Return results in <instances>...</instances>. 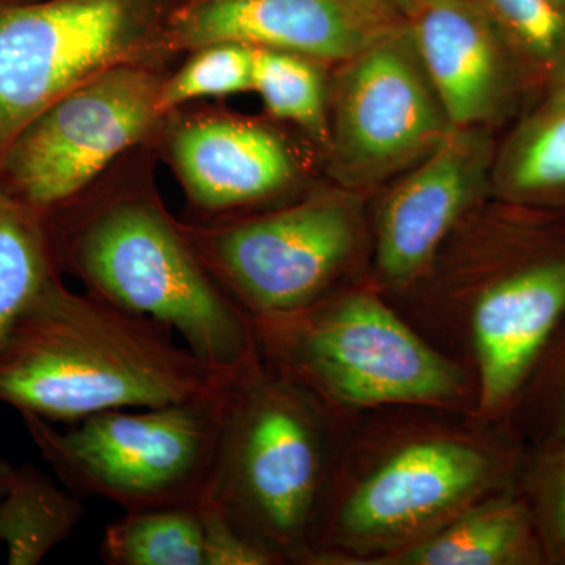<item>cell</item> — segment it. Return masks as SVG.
<instances>
[{
    "label": "cell",
    "instance_id": "cell-31",
    "mask_svg": "<svg viewBox=\"0 0 565 565\" xmlns=\"http://www.w3.org/2000/svg\"><path fill=\"white\" fill-rule=\"evenodd\" d=\"M169 9H174V7L184 6V3L195 2V0H162Z\"/></svg>",
    "mask_w": 565,
    "mask_h": 565
},
{
    "label": "cell",
    "instance_id": "cell-22",
    "mask_svg": "<svg viewBox=\"0 0 565 565\" xmlns=\"http://www.w3.org/2000/svg\"><path fill=\"white\" fill-rule=\"evenodd\" d=\"M505 182L516 193L565 189V110L548 109L522 132L505 163Z\"/></svg>",
    "mask_w": 565,
    "mask_h": 565
},
{
    "label": "cell",
    "instance_id": "cell-27",
    "mask_svg": "<svg viewBox=\"0 0 565 565\" xmlns=\"http://www.w3.org/2000/svg\"><path fill=\"white\" fill-rule=\"evenodd\" d=\"M386 3L393 7L397 13L407 14V17H414L416 11L426 6L430 0H385Z\"/></svg>",
    "mask_w": 565,
    "mask_h": 565
},
{
    "label": "cell",
    "instance_id": "cell-25",
    "mask_svg": "<svg viewBox=\"0 0 565 565\" xmlns=\"http://www.w3.org/2000/svg\"><path fill=\"white\" fill-rule=\"evenodd\" d=\"M545 526L553 546L565 553V452L550 476L545 494Z\"/></svg>",
    "mask_w": 565,
    "mask_h": 565
},
{
    "label": "cell",
    "instance_id": "cell-26",
    "mask_svg": "<svg viewBox=\"0 0 565 565\" xmlns=\"http://www.w3.org/2000/svg\"><path fill=\"white\" fill-rule=\"evenodd\" d=\"M559 66V76H557L555 88H553L548 109L565 110V58Z\"/></svg>",
    "mask_w": 565,
    "mask_h": 565
},
{
    "label": "cell",
    "instance_id": "cell-17",
    "mask_svg": "<svg viewBox=\"0 0 565 565\" xmlns=\"http://www.w3.org/2000/svg\"><path fill=\"white\" fill-rule=\"evenodd\" d=\"M84 498L33 467H17L0 501V545L10 565H39L85 515Z\"/></svg>",
    "mask_w": 565,
    "mask_h": 565
},
{
    "label": "cell",
    "instance_id": "cell-19",
    "mask_svg": "<svg viewBox=\"0 0 565 565\" xmlns=\"http://www.w3.org/2000/svg\"><path fill=\"white\" fill-rule=\"evenodd\" d=\"M99 553L110 565H204L199 504L125 511L104 531Z\"/></svg>",
    "mask_w": 565,
    "mask_h": 565
},
{
    "label": "cell",
    "instance_id": "cell-11",
    "mask_svg": "<svg viewBox=\"0 0 565 565\" xmlns=\"http://www.w3.org/2000/svg\"><path fill=\"white\" fill-rule=\"evenodd\" d=\"M489 457L449 438L415 441L356 487L337 519L344 541L401 539L452 514L487 484Z\"/></svg>",
    "mask_w": 565,
    "mask_h": 565
},
{
    "label": "cell",
    "instance_id": "cell-4",
    "mask_svg": "<svg viewBox=\"0 0 565 565\" xmlns=\"http://www.w3.org/2000/svg\"><path fill=\"white\" fill-rule=\"evenodd\" d=\"M226 386L182 403L103 412L63 430L36 415L21 418L58 481L81 498L125 511L196 505L217 459Z\"/></svg>",
    "mask_w": 565,
    "mask_h": 565
},
{
    "label": "cell",
    "instance_id": "cell-21",
    "mask_svg": "<svg viewBox=\"0 0 565 565\" xmlns=\"http://www.w3.org/2000/svg\"><path fill=\"white\" fill-rule=\"evenodd\" d=\"M173 76L163 81L159 106L170 115L182 104L252 92L253 46L214 43L191 52Z\"/></svg>",
    "mask_w": 565,
    "mask_h": 565
},
{
    "label": "cell",
    "instance_id": "cell-24",
    "mask_svg": "<svg viewBox=\"0 0 565 565\" xmlns=\"http://www.w3.org/2000/svg\"><path fill=\"white\" fill-rule=\"evenodd\" d=\"M203 526L204 565H269L277 563L263 546L255 544L214 505L199 504Z\"/></svg>",
    "mask_w": 565,
    "mask_h": 565
},
{
    "label": "cell",
    "instance_id": "cell-7",
    "mask_svg": "<svg viewBox=\"0 0 565 565\" xmlns=\"http://www.w3.org/2000/svg\"><path fill=\"white\" fill-rule=\"evenodd\" d=\"M181 225L212 277L253 326L319 303L356 243L351 202L326 193L255 217Z\"/></svg>",
    "mask_w": 565,
    "mask_h": 565
},
{
    "label": "cell",
    "instance_id": "cell-12",
    "mask_svg": "<svg viewBox=\"0 0 565 565\" xmlns=\"http://www.w3.org/2000/svg\"><path fill=\"white\" fill-rule=\"evenodd\" d=\"M452 128L392 192L379 218L377 264L386 280H414L473 203L490 163L486 132Z\"/></svg>",
    "mask_w": 565,
    "mask_h": 565
},
{
    "label": "cell",
    "instance_id": "cell-13",
    "mask_svg": "<svg viewBox=\"0 0 565 565\" xmlns=\"http://www.w3.org/2000/svg\"><path fill=\"white\" fill-rule=\"evenodd\" d=\"M173 129L174 172L193 206L210 217L277 195L296 177L285 141L256 122L212 114Z\"/></svg>",
    "mask_w": 565,
    "mask_h": 565
},
{
    "label": "cell",
    "instance_id": "cell-3",
    "mask_svg": "<svg viewBox=\"0 0 565 565\" xmlns=\"http://www.w3.org/2000/svg\"><path fill=\"white\" fill-rule=\"evenodd\" d=\"M280 371L263 370L258 353L230 374L203 500L277 561L302 555L323 478L322 427L310 386Z\"/></svg>",
    "mask_w": 565,
    "mask_h": 565
},
{
    "label": "cell",
    "instance_id": "cell-28",
    "mask_svg": "<svg viewBox=\"0 0 565 565\" xmlns=\"http://www.w3.org/2000/svg\"><path fill=\"white\" fill-rule=\"evenodd\" d=\"M14 470H17V467H13L9 460L0 459V501H2L3 494L9 489Z\"/></svg>",
    "mask_w": 565,
    "mask_h": 565
},
{
    "label": "cell",
    "instance_id": "cell-1",
    "mask_svg": "<svg viewBox=\"0 0 565 565\" xmlns=\"http://www.w3.org/2000/svg\"><path fill=\"white\" fill-rule=\"evenodd\" d=\"M173 330L54 275L0 340V404L74 424L122 408L218 392L230 374L207 366Z\"/></svg>",
    "mask_w": 565,
    "mask_h": 565
},
{
    "label": "cell",
    "instance_id": "cell-8",
    "mask_svg": "<svg viewBox=\"0 0 565 565\" xmlns=\"http://www.w3.org/2000/svg\"><path fill=\"white\" fill-rule=\"evenodd\" d=\"M158 62L121 63L61 96L11 141L0 184L35 210L73 202L166 115Z\"/></svg>",
    "mask_w": 565,
    "mask_h": 565
},
{
    "label": "cell",
    "instance_id": "cell-10",
    "mask_svg": "<svg viewBox=\"0 0 565 565\" xmlns=\"http://www.w3.org/2000/svg\"><path fill=\"white\" fill-rule=\"evenodd\" d=\"M385 0H195L170 10V54L214 43L289 52L316 63L352 61L401 28Z\"/></svg>",
    "mask_w": 565,
    "mask_h": 565
},
{
    "label": "cell",
    "instance_id": "cell-16",
    "mask_svg": "<svg viewBox=\"0 0 565 565\" xmlns=\"http://www.w3.org/2000/svg\"><path fill=\"white\" fill-rule=\"evenodd\" d=\"M537 557L526 509L512 500H493L463 512L396 559L412 565H508Z\"/></svg>",
    "mask_w": 565,
    "mask_h": 565
},
{
    "label": "cell",
    "instance_id": "cell-30",
    "mask_svg": "<svg viewBox=\"0 0 565 565\" xmlns=\"http://www.w3.org/2000/svg\"><path fill=\"white\" fill-rule=\"evenodd\" d=\"M41 2V0H0V6H20V3Z\"/></svg>",
    "mask_w": 565,
    "mask_h": 565
},
{
    "label": "cell",
    "instance_id": "cell-29",
    "mask_svg": "<svg viewBox=\"0 0 565 565\" xmlns=\"http://www.w3.org/2000/svg\"><path fill=\"white\" fill-rule=\"evenodd\" d=\"M559 437L564 438L565 440V392L563 397V405H561Z\"/></svg>",
    "mask_w": 565,
    "mask_h": 565
},
{
    "label": "cell",
    "instance_id": "cell-9",
    "mask_svg": "<svg viewBox=\"0 0 565 565\" xmlns=\"http://www.w3.org/2000/svg\"><path fill=\"white\" fill-rule=\"evenodd\" d=\"M452 128L411 28L401 25L345 62L329 136L341 180L363 184L423 161Z\"/></svg>",
    "mask_w": 565,
    "mask_h": 565
},
{
    "label": "cell",
    "instance_id": "cell-5",
    "mask_svg": "<svg viewBox=\"0 0 565 565\" xmlns=\"http://www.w3.org/2000/svg\"><path fill=\"white\" fill-rule=\"evenodd\" d=\"M162 0H41L0 6V159L61 96L121 63L158 62Z\"/></svg>",
    "mask_w": 565,
    "mask_h": 565
},
{
    "label": "cell",
    "instance_id": "cell-23",
    "mask_svg": "<svg viewBox=\"0 0 565 565\" xmlns=\"http://www.w3.org/2000/svg\"><path fill=\"white\" fill-rule=\"evenodd\" d=\"M498 32L534 62L559 66L565 58V10L555 0H479Z\"/></svg>",
    "mask_w": 565,
    "mask_h": 565
},
{
    "label": "cell",
    "instance_id": "cell-6",
    "mask_svg": "<svg viewBox=\"0 0 565 565\" xmlns=\"http://www.w3.org/2000/svg\"><path fill=\"white\" fill-rule=\"evenodd\" d=\"M275 364L311 390L353 405L444 404L462 375L371 294L255 326Z\"/></svg>",
    "mask_w": 565,
    "mask_h": 565
},
{
    "label": "cell",
    "instance_id": "cell-18",
    "mask_svg": "<svg viewBox=\"0 0 565 565\" xmlns=\"http://www.w3.org/2000/svg\"><path fill=\"white\" fill-rule=\"evenodd\" d=\"M58 274L46 212L22 202L0 184V340Z\"/></svg>",
    "mask_w": 565,
    "mask_h": 565
},
{
    "label": "cell",
    "instance_id": "cell-15",
    "mask_svg": "<svg viewBox=\"0 0 565 565\" xmlns=\"http://www.w3.org/2000/svg\"><path fill=\"white\" fill-rule=\"evenodd\" d=\"M416 51L455 128L489 120L505 84L500 32L479 0H430L416 11Z\"/></svg>",
    "mask_w": 565,
    "mask_h": 565
},
{
    "label": "cell",
    "instance_id": "cell-32",
    "mask_svg": "<svg viewBox=\"0 0 565 565\" xmlns=\"http://www.w3.org/2000/svg\"><path fill=\"white\" fill-rule=\"evenodd\" d=\"M555 2L561 7V9L565 10V0H555Z\"/></svg>",
    "mask_w": 565,
    "mask_h": 565
},
{
    "label": "cell",
    "instance_id": "cell-2",
    "mask_svg": "<svg viewBox=\"0 0 565 565\" xmlns=\"http://www.w3.org/2000/svg\"><path fill=\"white\" fill-rule=\"evenodd\" d=\"M47 225L58 270L85 291L166 323L218 373H236L258 355L255 326L154 193L81 195L47 212Z\"/></svg>",
    "mask_w": 565,
    "mask_h": 565
},
{
    "label": "cell",
    "instance_id": "cell-14",
    "mask_svg": "<svg viewBox=\"0 0 565 565\" xmlns=\"http://www.w3.org/2000/svg\"><path fill=\"white\" fill-rule=\"evenodd\" d=\"M565 316V256L505 275L473 310L481 403L497 411L512 399Z\"/></svg>",
    "mask_w": 565,
    "mask_h": 565
},
{
    "label": "cell",
    "instance_id": "cell-20",
    "mask_svg": "<svg viewBox=\"0 0 565 565\" xmlns=\"http://www.w3.org/2000/svg\"><path fill=\"white\" fill-rule=\"evenodd\" d=\"M275 118L329 143L326 87L316 62L289 52L253 47V88Z\"/></svg>",
    "mask_w": 565,
    "mask_h": 565
}]
</instances>
